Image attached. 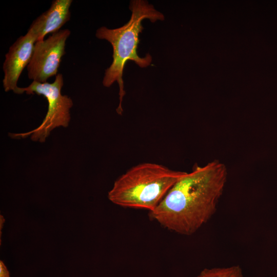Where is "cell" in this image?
<instances>
[{"instance_id": "cell-1", "label": "cell", "mask_w": 277, "mask_h": 277, "mask_svg": "<svg viewBox=\"0 0 277 277\" xmlns=\"http://www.w3.org/2000/svg\"><path fill=\"white\" fill-rule=\"evenodd\" d=\"M227 177L226 167L219 160L196 166L171 187L150 217L172 231L193 234L215 212Z\"/></svg>"}, {"instance_id": "cell-8", "label": "cell", "mask_w": 277, "mask_h": 277, "mask_svg": "<svg viewBox=\"0 0 277 277\" xmlns=\"http://www.w3.org/2000/svg\"><path fill=\"white\" fill-rule=\"evenodd\" d=\"M196 277H243L239 266L204 269Z\"/></svg>"}, {"instance_id": "cell-5", "label": "cell", "mask_w": 277, "mask_h": 277, "mask_svg": "<svg viewBox=\"0 0 277 277\" xmlns=\"http://www.w3.org/2000/svg\"><path fill=\"white\" fill-rule=\"evenodd\" d=\"M70 33L68 29L60 30L47 39L35 43L27 67L29 79L45 83L49 78L57 74L62 58L65 54L66 42Z\"/></svg>"}, {"instance_id": "cell-6", "label": "cell", "mask_w": 277, "mask_h": 277, "mask_svg": "<svg viewBox=\"0 0 277 277\" xmlns=\"http://www.w3.org/2000/svg\"><path fill=\"white\" fill-rule=\"evenodd\" d=\"M37 39V31L31 25L27 33L21 36L9 47L3 65L4 73L3 85L5 91L12 90L15 93L21 94V87L17 86V82L30 61Z\"/></svg>"}, {"instance_id": "cell-2", "label": "cell", "mask_w": 277, "mask_h": 277, "mask_svg": "<svg viewBox=\"0 0 277 277\" xmlns=\"http://www.w3.org/2000/svg\"><path fill=\"white\" fill-rule=\"evenodd\" d=\"M129 9L132 12L131 16L124 26L113 29L101 27L95 33L97 38L107 40L113 48V61L105 70L103 84L106 87H109L115 82H117L120 103L116 112L119 114L123 112L122 102L125 94L123 73L126 63L132 61L141 68H145L152 62L149 53L142 57L137 53L139 34L143 29L142 22L144 19H148L152 23L164 19V15L146 1H131Z\"/></svg>"}, {"instance_id": "cell-9", "label": "cell", "mask_w": 277, "mask_h": 277, "mask_svg": "<svg viewBox=\"0 0 277 277\" xmlns=\"http://www.w3.org/2000/svg\"><path fill=\"white\" fill-rule=\"evenodd\" d=\"M0 277H10L7 267L2 261H0Z\"/></svg>"}, {"instance_id": "cell-3", "label": "cell", "mask_w": 277, "mask_h": 277, "mask_svg": "<svg viewBox=\"0 0 277 277\" xmlns=\"http://www.w3.org/2000/svg\"><path fill=\"white\" fill-rule=\"evenodd\" d=\"M187 172L152 163L137 165L114 182L108 192L113 203L123 207L154 210Z\"/></svg>"}, {"instance_id": "cell-4", "label": "cell", "mask_w": 277, "mask_h": 277, "mask_svg": "<svg viewBox=\"0 0 277 277\" xmlns=\"http://www.w3.org/2000/svg\"><path fill=\"white\" fill-rule=\"evenodd\" d=\"M63 85V75L58 73L52 83L33 81L27 87L21 88V94L26 92L27 94L44 96L48 102V110L43 122L37 128L27 132L11 134L10 136L12 138H24L31 135L32 141L44 143L54 128L68 127L73 102L68 95L62 94Z\"/></svg>"}, {"instance_id": "cell-7", "label": "cell", "mask_w": 277, "mask_h": 277, "mask_svg": "<svg viewBox=\"0 0 277 277\" xmlns=\"http://www.w3.org/2000/svg\"><path fill=\"white\" fill-rule=\"evenodd\" d=\"M72 0H54L50 8L32 23L38 31V41L44 39L49 33H54L70 19Z\"/></svg>"}]
</instances>
